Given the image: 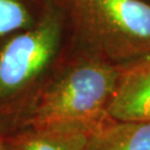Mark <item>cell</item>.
Instances as JSON below:
<instances>
[{
    "label": "cell",
    "instance_id": "1",
    "mask_svg": "<svg viewBox=\"0 0 150 150\" xmlns=\"http://www.w3.org/2000/svg\"><path fill=\"white\" fill-rule=\"evenodd\" d=\"M78 52L116 66L150 54V4L145 0H59Z\"/></svg>",
    "mask_w": 150,
    "mask_h": 150
},
{
    "label": "cell",
    "instance_id": "4",
    "mask_svg": "<svg viewBox=\"0 0 150 150\" xmlns=\"http://www.w3.org/2000/svg\"><path fill=\"white\" fill-rule=\"evenodd\" d=\"M107 113L121 121L150 120V54L120 66Z\"/></svg>",
    "mask_w": 150,
    "mask_h": 150
},
{
    "label": "cell",
    "instance_id": "3",
    "mask_svg": "<svg viewBox=\"0 0 150 150\" xmlns=\"http://www.w3.org/2000/svg\"><path fill=\"white\" fill-rule=\"evenodd\" d=\"M66 15L59 0H42L36 21L0 46V103L29 91L52 66L64 39Z\"/></svg>",
    "mask_w": 150,
    "mask_h": 150
},
{
    "label": "cell",
    "instance_id": "8",
    "mask_svg": "<svg viewBox=\"0 0 150 150\" xmlns=\"http://www.w3.org/2000/svg\"><path fill=\"white\" fill-rule=\"evenodd\" d=\"M0 150H10L9 149V146H8L7 140L4 139L1 132H0Z\"/></svg>",
    "mask_w": 150,
    "mask_h": 150
},
{
    "label": "cell",
    "instance_id": "7",
    "mask_svg": "<svg viewBox=\"0 0 150 150\" xmlns=\"http://www.w3.org/2000/svg\"><path fill=\"white\" fill-rule=\"evenodd\" d=\"M37 17L31 0H0V41L30 27Z\"/></svg>",
    "mask_w": 150,
    "mask_h": 150
},
{
    "label": "cell",
    "instance_id": "6",
    "mask_svg": "<svg viewBox=\"0 0 150 150\" xmlns=\"http://www.w3.org/2000/svg\"><path fill=\"white\" fill-rule=\"evenodd\" d=\"M86 150H150V120L121 121L108 117L91 132Z\"/></svg>",
    "mask_w": 150,
    "mask_h": 150
},
{
    "label": "cell",
    "instance_id": "5",
    "mask_svg": "<svg viewBox=\"0 0 150 150\" xmlns=\"http://www.w3.org/2000/svg\"><path fill=\"white\" fill-rule=\"evenodd\" d=\"M98 125L25 127L7 142L10 150H86L91 132Z\"/></svg>",
    "mask_w": 150,
    "mask_h": 150
},
{
    "label": "cell",
    "instance_id": "2",
    "mask_svg": "<svg viewBox=\"0 0 150 150\" xmlns=\"http://www.w3.org/2000/svg\"><path fill=\"white\" fill-rule=\"evenodd\" d=\"M119 74V66L78 52L33 97L22 126L100 123L109 117Z\"/></svg>",
    "mask_w": 150,
    "mask_h": 150
}]
</instances>
